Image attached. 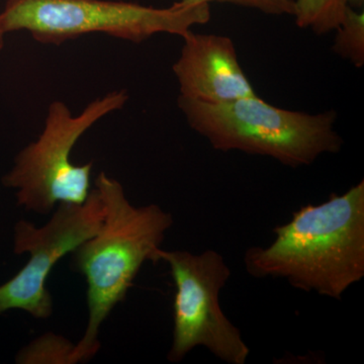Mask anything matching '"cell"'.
I'll return each instance as SVG.
<instances>
[{
    "label": "cell",
    "instance_id": "cell-1",
    "mask_svg": "<svg viewBox=\"0 0 364 364\" xmlns=\"http://www.w3.org/2000/svg\"><path fill=\"white\" fill-rule=\"evenodd\" d=\"M273 233L267 247L246 251L248 274L341 299L364 277V181L320 205H303Z\"/></svg>",
    "mask_w": 364,
    "mask_h": 364
},
{
    "label": "cell",
    "instance_id": "cell-2",
    "mask_svg": "<svg viewBox=\"0 0 364 364\" xmlns=\"http://www.w3.org/2000/svg\"><path fill=\"white\" fill-rule=\"evenodd\" d=\"M95 188L104 202V223L71 252L72 270L87 282L88 323L74 345L70 364L90 360L100 350L102 323L124 301L144 263L160 262L165 234L174 223L158 205H132L123 186L105 172L95 178Z\"/></svg>",
    "mask_w": 364,
    "mask_h": 364
},
{
    "label": "cell",
    "instance_id": "cell-3",
    "mask_svg": "<svg viewBox=\"0 0 364 364\" xmlns=\"http://www.w3.org/2000/svg\"><path fill=\"white\" fill-rule=\"evenodd\" d=\"M177 105L189 128L221 152L259 155L299 168L323 155L336 154L343 146L333 109L318 114L291 111L257 95L222 104L178 97Z\"/></svg>",
    "mask_w": 364,
    "mask_h": 364
},
{
    "label": "cell",
    "instance_id": "cell-4",
    "mask_svg": "<svg viewBox=\"0 0 364 364\" xmlns=\"http://www.w3.org/2000/svg\"><path fill=\"white\" fill-rule=\"evenodd\" d=\"M210 20V4L181 1L158 9L116 0H6L0 13L4 33L26 31L40 44L56 46L90 33L135 44L158 33L182 38Z\"/></svg>",
    "mask_w": 364,
    "mask_h": 364
},
{
    "label": "cell",
    "instance_id": "cell-5",
    "mask_svg": "<svg viewBox=\"0 0 364 364\" xmlns=\"http://www.w3.org/2000/svg\"><path fill=\"white\" fill-rule=\"evenodd\" d=\"M128 100V91L112 90L76 116L63 102H53L41 135L18 152L13 168L2 177V184L16 191L18 205L46 215L59 203H85L92 189L93 162L74 164L72 150L91 127L124 109Z\"/></svg>",
    "mask_w": 364,
    "mask_h": 364
},
{
    "label": "cell",
    "instance_id": "cell-6",
    "mask_svg": "<svg viewBox=\"0 0 364 364\" xmlns=\"http://www.w3.org/2000/svg\"><path fill=\"white\" fill-rule=\"evenodd\" d=\"M158 256L169 265L176 289L170 363H181L196 347L223 363H247L250 348L220 304V293L232 274L224 256L212 249L200 254L160 249Z\"/></svg>",
    "mask_w": 364,
    "mask_h": 364
},
{
    "label": "cell",
    "instance_id": "cell-7",
    "mask_svg": "<svg viewBox=\"0 0 364 364\" xmlns=\"http://www.w3.org/2000/svg\"><path fill=\"white\" fill-rule=\"evenodd\" d=\"M105 205L97 188L85 203H59L44 227L21 220L14 227V251L30 254L28 262L13 279L0 286V314L21 310L38 320L53 314L48 277L61 258L100 231Z\"/></svg>",
    "mask_w": 364,
    "mask_h": 364
},
{
    "label": "cell",
    "instance_id": "cell-8",
    "mask_svg": "<svg viewBox=\"0 0 364 364\" xmlns=\"http://www.w3.org/2000/svg\"><path fill=\"white\" fill-rule=\"evenodd\" d=\"M181 39V55L172 66L178 97L222 104L256 95L231 38L191 30Z\"/></svg>",
    "mask_w": 364,
    "mask_h": 364
},
{
    "label": "cell",
    "instance_id": "cell-9",
    "mask_svg": "<svg viewBox=\"0 0 364 364\" xmlns=\"http://www.w3.org/2000/svg\"><path fill=\"white\" fill-rule=\"evenodd\" d=\"M363 4V0H294L293 16L299 28L324 36L338 28L349 7Z\"/></svg>",
    "mask_w": 364,
    "mask_h": 364
},
{
    "label": "cell",
    "instance_id": "cell-10",
    "mask_svg": "<svg viewBox=\"0 0 364 364\" xmlns=\"http://www.w3.org/2000/svg\"><path fill=\"white\" fill-rule=\"evenodd\" d=\"M332 45V51L350 62L356 68L364 65V13L349 7L338 28Z\"/></svg>",
    "mask_w": 364,
    "mask_h": 364
},
{
    "label": "cell",
    "instance_id": "cell-11",
    "mask_svg": "<svg viewBox=\"0 0 364 364\" xmlns=\"http://www.w3.org/2000/svg\"><path fill=\"white\" fill-rule=\"evenodd\" d=\"M74 345L58 335H44L16 356L18 363H67Z\"/></svg>",
    "mask_w": 364,
    "mask_h": 364
},
{
    "label": "cell",
    "instance_id": "cell-12",
    "mask_svg": "<svg viewBox=\"0 0 364 364\" xmlns=\"http://www.w3.org/2000/svg\"><path fill=\"white\" fill-rule=\"evenodd\" d=\"M179 1L188 4H210V2H224V4L256 9L260 13L275 16H293L294 9V0H179Z\"/></svg>",
    "mask_w": 364,
    "mask_h": 364
},
{
    "label": "cell",
    "instance_id": "cell-13",
    "mask_svg": "<svg viewBox=\"0 0 364 364\" xmlns=\"http://www.w3.org/2000/svg\"><path fill=\"white\" fill-rule=\"evenodd\" d=\"M6 33L2 31L1 26H0V51L4 46V38H6Z\"/></svg>",
    "mask_w": 364,
    "mask_h": 364
}]
</instances>
